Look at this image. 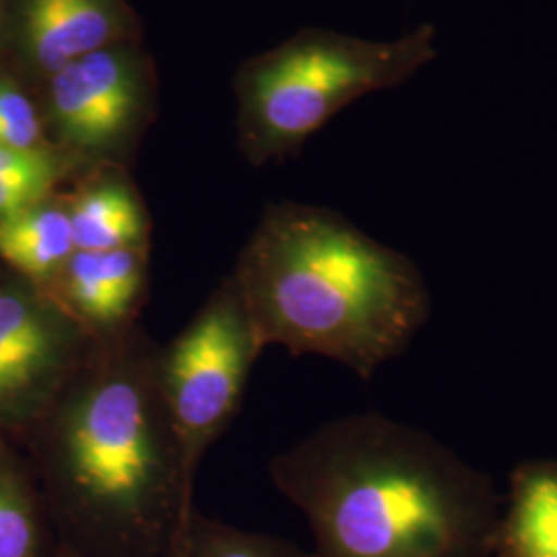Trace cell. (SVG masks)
Masks as SVG:
<instances>
[{"mask_svg": "<svg viewBox=\"0 0 557 557\" xmlns=\"http://www.w3.org/2000/svg\"><path fill=\"white\" fill-rule=\"evenodd\" d=\"M139 320L96 337L41 413L50 522L71 557H174L195 510ZM40 416V418H41Z\"/></svg>", "mask_w": 557, "mask_h": 557, "instance_id": "cell-1", "label": "cell"}, {"mask_svg": "<svg viewBox=\"0 0 557 557\" xmlns=\"http://www.w3.org/2000/svg\"><path fill=\"white\" fill-rule=\"evenodd\" d=\"M314 557H492L494 479L432 434L380 413L333 419L271 460Z\"/></svg>", "mask_w": 557, "mask_h": 557, "instance_id": "cell-2", "label": "cell"}, {"mask_svg": "<svg viewBox=\"0 0 557 557\" xmlns=\"http://www.w3.org/2000/svg\"><path fill=\"white\" fill-rule=\"evenodd\" d=\"M232 277L264 349L333 359L363 380L405 354L432 312L413 260L317 207L273 209Z\"/></svg>", "mask_w": 557, "mask_h": 557, "instance_id": "cell-3", "label": "cell"}, {"mask_svg": "<svg viewBox=\"0 0 557 557\" xmlns=\"http://www.w3.org/2000/svg\"><path fill=\"white\" fill-rule=\"evenodd\" d=\"M434 57L428 25L386 44L319 34L281 48L252 81L260 149L298 145L349 101L411 77Z\"/></svg>", "mask_w": 557, "mask_h": 557, "instance_id": "cell-4", "label": "cell"}, {"mask_svg": "<svg viewBox=\"0 0 557 557\" xmlns=\"http://www.w3.org/2000/svg\"><path fill=\"white\" fill-rule=\"evenodd\" d=\"M264 351L236 278L200 306L160 354L163 398L178 436L186 475L238 413L248 376Z\"/></svg>", "mask_w": 557, "mask_h": 557, "instance_id": "cell-5", "label": "cell"}, {"mask_svg": "<svg viewBox=\"0 0 557 557\" xmlns=\"http://www.w3.org/2000/svg\"><path fill=\"white\" fill-rule=\"evenodd\" d=\"M94 341L57 296L0 289V416L40 418Z\"/></svg>", "mask_w": 557, "mask_h": 557, "instance_id": "cell-6", "label": "cell"}, {"mask_svg": "<svg viewBox=\"0 0 557 557\" xmlns=\"http://www.w3.org/2000/svg\"><path fill=\"white\" fill-rule=\"evenodd\" d=\"M50 101L64 139L87 153H103L135 120L139 103L135 66L116 50L101 48L52 75Z\"/></svg>", "mask_w": 557, "mask_h": 557, "instance_id": "cell-7", "label": "cell"}, {"mask_svg": "<svg viewBox=\"0 0 557 557\" xmlns=\"http://www.w3.org/2000/svg\"><path fill=\"white\" fill-rule=\"evenodd\" d=\"M57 285V298L94 337L110 335L139 320L147 287L145 248L75 250Z\"/></svg>", "mask_w": 557, "mask_h": 557, "instance_id": "cell-8", "label": "cell"}, {"mask_svg": "<svg viewBox=\"0 0 557 557\" xmlns=\"http://www.w3.org/2000/svg\"><path fill=\"white\" fill-rule=\"evenodd\" d=\"M496 557H557V458L520 462L510 475Z\"/></svg>", "mask_w": 557, "mask_h": 557, "instance_id": "cell-9", "label": "cell"}, {"mask_svg": "<svg viewBox=\"0 0 557 557\" xmlns=\"http://www.w3.org/2000/svg\"><path fill=\"white\" fill-rule=\"evenodd\" d=\"M116 15L108 0H29L25 36L36 62L59 73L73 60L98 52L114 40Z\"/></svg>", "mask_w": 557, "mask_h": 557, "instance_id": "cell-10", "label": "cell"}, {"mask_svg": "<svg viewBox=\"0 0 557 557\" xmlns=\"http://www.w3.org/2000/svg\"><path fill=\"white\" fill-rule=\"evenodd\" d=\"M69 209L75 250L145 248L147 218L135 190L116 176L85 186Z\"/></svg>", "mask_w": 557, "mask_h": 557, "instance_id": "cell-11", "label": "cell"}, {"mask_svg": "<svg viewBox=\"0 0 557 557\" xmlns=\"http://www.w3.org/2000/svg\"><path fill=\"white\" fill-rule=\"evenodd\" d=\"M75 255L66 207L38 205L0 220V259L29 281L52 283Z\"/></svg>", "mask_w": 557, "mask_h": 557, "instance_id": "cell-12", "label": "cell"}, {"mask_svg": "<svg viewBox=\"0 0 557 557\" xmlns=\"http://www.w3.org/2000/svg\"><path fill=\"white\" fill-rule=\"evenodd\" d=\"M46 504L0 455V557H62Z\"/></svg>", "mask_w": 557, "mask_h": 557, "instance_id": "cell-13", "label": "cell"}, {"mask_svg": "<svg viewBox=\"0 0 557 557\" xmlns=\"http://www.w3.org/2000/svg\"><path fill=\"white\" fill-rule=\"evenodd\" d=\"M174 557H314L285 539L271 537L202 517L195 508Z\"/></svg>", "mask_w": 557, "mask_h": 557, "instance_id": "cell-14", "label": "cell"}, {"mask_svg": "<svg viewBox=\"0 0 557 557\" xmlns=\"http://www.w3.org/2000/svg\"><path fill=\"white\" fill-rule=\"evenodd\" d=\"M60 178V161L46 149L0 145V220L38 207Z\"/></svg>", "mask_w": 557, "mask_h": 557, "instance_id": "cell-15", "label": "cell"}, {"mask_svg": "<svg viewBox=\"0 0 557 557\" xmlns=\"http://www.w3.org/2000/svg\"><path fill=\"white\" fill-rule=\"evenodd\" d=\"M38 114L17 87L0 83V145L15 149H41Z\"/></svg>", "mask_w": 557, "mask_h": 557, "instance_id": "cell-16", "label": "cell"}, {"mask_svg": "<svg viewBox=\"0 0 557 557\" xmlns=\"http://www.w3.org/2000/svg\"><path fill=\"white\" fill-rule=\"evenodd\" d=\"M62 557H71V556H69V554H64V556H62Z\"/></svg>", "mask_w": 557, "mask_h": 557, "instance_id": "cell-17", "label": "cell"}]
</instances>
